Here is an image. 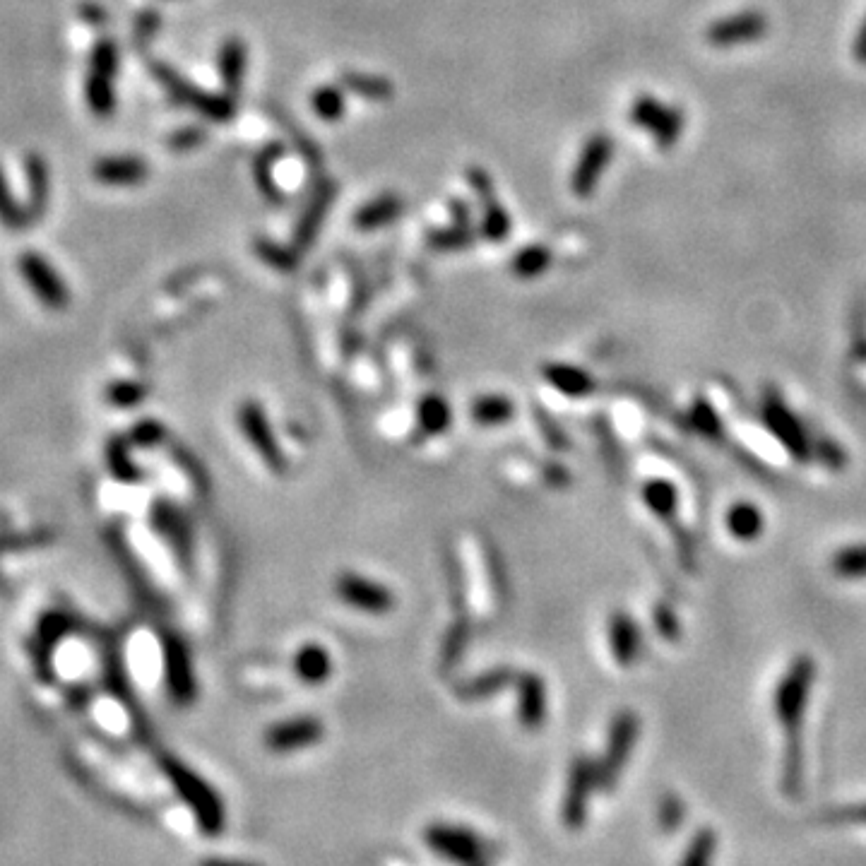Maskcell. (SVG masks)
I'll use <instances>...</instances> for the list:
<instances>
[{
    "label": "cell",
    "instance_id": "6da1fadb",
    "mask_svg": "<svg viewBox=\"0 0 866 866\" xmlns=\"http://www.w3.org/2000/svg\"><path fill=\"white\" fill-rule=\"evenodd\" d=\"M816 681V662L811 655L794 657V662L787 667L785 676L775 688V717L785 729V739L802 737L804 710L809 703L811 686Z\"/></svg>",
    "mask_w": 866,
    "mask_h": 866
},
{
    "label": "cell",
    "instance_id": "7a4b0ae2",
    "mask_svg": "<svg viewBox=\"0 0 866 866\" xmlns=\"http://www.w3.org/2000/svg\"><path fill=\"white\" fill-rule=\"evenodd\" d=\"M162 765L171 785L179 792V797L191 806L200 830L207 835H217L224 828V804L217 797V792L207 785L203 777L195 775L191 768H186L176 758H164Z\"/></svg>",
    "mask_w": 866,
    "mask_h": 866
},
{
    "label": "cell",
    "instance_id": "3957f363",
    "mask_svg": "<svg viewBox=\"0 0 866 866\" xmlns=\"http://www.w3.org/2000/svg\"><path fill=\"white\" fill-rule=\"evenodd\" d=\"M152 75L157 77L159 85L164 87L166 94H169V97L174 99L176 104L188 106V109L198 111V114L207 118V121L229 123L236 114L234 97H229L227 92L224 94L207 92V90H203V87L188 82L186 77H183L181 73H176V70L169 68V65L154 63Z\"/></svg>",
    "mask_w": 866,
    "mask_h": 866
},
{
    "label": "cell",
    "instance_id": "277c9868",
    "mask_svg": "<svg viewBox=\"0 0 866 866\" xmlns=\"http://www.w3.org/2000/svg\"><path fill=\"white\" fill-rule=\"evenodd\" d=\"M116 75L118 46L111 39L97 41L92 49L85 80L87 106L97 118H109L116 111Z\"/></svg>",
    "mask_w": 866,
    "mask_h": 866
},
{
    "label": "cell",
    "instance_id": "5b68a950",
    "mask_svg": "<svg viewBox=\"0 0 866 866\" xmlns=\"http://www.w3.org/2000/svg\"><path fill=\"white\" fill-rule=\"evenodd\" d=\"M763 424L794 460L809 462L814 458V438L775 390H765L763 395Z\"/></svg>",
    "mask_w": 866,
    "mask_h": 866
},
{
    "label": "cell",
    "instance_id": "8992f818",
    "mask_svg": "<svg viewBox=\"0 0 866 866\" xmlns=\"http://www.w3.org/2000/svg\"><path fill=\"white\" fill-rule=\"evenodd\" d=\"M640 734V717L633 710H621L612 720L602 761L597 763V780L602 790H612L619 782L621 770L626 768Z\"/></svg>",
    "mask_w": 866,
    "mask_h": 866
},
{
    "label": "cell",
    "instance_id": "52a82bcc",
    "mask_svg": "<svg viewBox=\"0 0 866 866\" xmlns=\"http://www.w3.org/2000/svg\"><path fill=\"white\" fill-rule=\"evenodd\" d=\"M424 840L438 857L448 859V862L484 864L489 859L486 842L470 828L453 826V823H431L424 830Z\"/></svg>",
    "mask_w": 866,
    "mask_h": 866
},
{
    "label": "cell",
    "instance_id": "ba28073f",
    "mask_svg": "<svg viewBox=\"0 0 866 866\" xmlns=\"http://www.w3.org/2000/svg\"><path fill=\"white\" fill-rule=\"evenodd\" d=\"M631 123L643 128L662 150L674 147L676 142H679L681 133H684V116H681V111L660 102V99L650 97V94H640L636 102H633Z\"/></svg>",
    "mask_w": 866,
    "mask_h": 866
},
{
    "label": "cell",
    "instance_id": "9c48e42d",
    "mask_svg": "<svg viewBox=\"0 0 866 866\" xmlns=\"http://www.w3.org/2000/svg\"><path fill=\"white\" fill-rule=\"evenodd\" d=\"M335 595L340 597V602L347 604V607L373 616L390 614L397 604L395 592L390 590L388 585L354 571H344L337 575Z\"/></svg>",
    "mask_w": 866,
    "mask_h": 866
},
{
    "label": "cell",
    "instance_id": "30bf717a",
    "mask_svg": "<svg viewBox=\"0 0 866 866\" xmlns=\"http://www.w3.org/2000/svg\"><path fill=\"white\" fill-rule=\"evenodd\" d=\"M612 157H614V142L607 133H595L585 142L571 174V191L575 198L587 200L595 195L599 181H602L604 171H607Z\"/></svg>",
    "mask_w": 866,
    "mask_h": 866
},
{
    "label": "cell",
    "instance_id": "8fae6325",
    "mask_svg": "<svg viewBox=\"0 0 866 866\" xmlns=\"http://www.w3.org/2000/svg\"><path fill=\"white\" fill-rule=\"evenodd\" d=\"M17 268H20L22 277L32 289V294L51 311H63L70 304V292L68 284L63 282V277L58 275L56 268L44 258V255L27 251L20 255L17 260Z\"/></svg>",
    "mask_w": 866,
    "mask_h": 866
},
{
    "label": "cell",
    "instance_id": "7c38bea8",
    "mask_svg": "<svg viewBox=\"0 0 866 866\" xmlns=\"http://www.w3.org/2000/svg\"><path fill=\"white\" fill-rule=\"evenodd\" d=\"M239 429L243 436H246L248 446L260 455V460H263L270 470H284V453L280 448V441H277L268 412H265L260 402L246 400L239 407Z\"/></svg>",
    "mask_w": 866,
    "mask_h": 866
},
{
    "label": "cell",
    "instance_id": "4fadbf2b",
    "mask_svg": "<svg viewBox=\"0 0 866 866\" xmlns=\"http://www.w3.org/2000/svg\"><path fill=\"white\" fill-rule=\"evenodd\" d=\"M599 787L597 780V763L587 756L573 758L571 770H568L566 782V797H563L561 818L568 830H580L587 818V804H590L592 792Z\"/></svg>",
    "mask_w": 866,
    "mask_h": 866
},
{
    "label": "cell",
    "instance_id": "5bb4252c",
    "mask_svg": "<svg viewBox=\"0 0 866 866\" xmlns=\"http://www.w3.org/2000/svg\"><path fill=\"white\" fill-rule=\"evenodd\" d=\"M467 181H470L472 191L477 193L479 203H482V236L491 243L506 241L513 224H510L506 207L498 203L489 171L482 169V166H470L467 169Z\"/></svg>",
    "mask_w": 866,
    "mask_h": 866
},
{
    "label": "cell",
    "instance_id": "9a60e30c",
    "mask_svg": "<svg viewBox=\"0 0 866 866\" xmlns=\"http://www.w3.org/2000/svg\"><path fill=\"white\" fill-rule=\"evenodd\" d=\"M325 737V725L323 720L316 715H299L289 717V720L277 722L265 729V746L272 753H296L308 746H316L320 739Z\"/></svg>",
    "mask_w": 866,
    "mask_h": 866
},
{
    "label": "cell",
    "instance_id": "2e32d148",
    "mask_svg": "<svg viewBox=\"0 0 866 866\" xmlns=\"http://www.w3.org/2000/svg\"><path fill=\"white\" fill-rule=\"evenodd\" d=\"M765 32H768L765 15L756 13V10H746V13L729 15L713 22V25L708 27V32H705V39H708L710 46H717V49H732V46L753 44V41L761 39Z\"/></svg>",
    "mask_w": 866,
    "mask_h": 866
},
{
    "label": "cell",
    "instance_id": "e0dca14e",
    "mask_svg": "<svg viewBox=\"0 0 866 866\" xmlns=\"http://www.w3.org/2000/svg\"><path fill=\"white\" fill-rule=\"evenodd\" d=\"M164 681L171 701L188 705L195 698V674L188 648L176 636L164 640Z\"/></svg>",
    "mask_w": 866,
    "mask_h": 866
},
{
    "label": "cell",
    "instance_id": "ac0fdd59",
    "mask_svg": "<svg viewBox=\"0 0 866 866\" xmlns=\"http://www.w3.org/2000/svg\"><path fill=\"white\" fill-rule=\"evenodd\" d=\"M335 195H337V186L335 181L330 179L318 181V186L313 188L311 200H308V205L304 207V215L299 217V222H296V229H294L292 246L299 253L308 251V248L316 243L320 229H323L325 217H328L330 207L335 203Z\"/></svg>",
    "mask_w": 866,
    "mask_h": 866
},
{
    "label": "cell",
    "instance_id": "d6986e66",
    "mask_svg": "<svg viewBox=\"0 0 866 866\" xmlns=\"http://www.w3.org/2000/svg\"><path fill=\"white\" fill-rule=\"evenodd\" d=\"M450 215L453 222L443 229H433L429 234V246L433 251L441 253H458L470 248L474 239H477V231L472 224V210L465 200H450Z\"/></svg>",
    "mask_w": 866,
    "mask_h": 866
},
{
    "label": "cell",
    "instance_id": "ffe728a7",
    "mask_svg": "<svg viewBox=\"0 0 866 866\" xmlns=\"http://www.w3.org/2000/svg\"><path fill=\"white\" fill-rule=\"evenodd\" d=\"M75 628V619L63 612H49L37 626V645H34V662H37V672L41 679L51 676V660L53 650L63 643L65 636Z\"/></svg>",
    "mask_w": 866,
    "mask_h": 866
},
{
    "label": "cell",
    "instance_id": "44dd1931",
    "mask_svg": "<svg viewBox=\"0 0 866 866\" xmlns=\"http://www.w3.org/2000/svg\"><path fill=\"white\" fill-rule=\"evenodd\" d=\"M92 174L104 186H140L150 179V166L142 157L123 154V157H102L92 166Z\"/></svg>",
    "mask_w": 866,
    "mask_h": 866
},
{
    "label": "cell",
    "instance_id": "7402d4cb",
    "mask_svg": "<svg viewBox=\"0 0 866 866\" xmlns=\"http://www.w3.org/2000/svg\"><path fill=\"white\" fill-rule=\"evenodd\" d=\"M607 640L609 652H612L614 662L619 664V667H631L633 662H638L643 638H640L638 624L626 612H614L609 616Z\"/></svg>",
    "mask_w": 866,
    "mask_h": 866
},
{
    "label": "cell",
    "instance_id": "603a6c76",
    "mask_svg": "<svg viewBox=\"0 0 866 866\" xmlns=\"http://www.w3.org/2000/svg\"><path fill=\"white\" fill-rule=\"evenodd\" d=\"M518 720L525 729H539L547 720V686L537 674H520Z\"/></svg>",
    "mask_w": 866,
    "mask_h": 866
},
{
    "label": "cell",
    "instance_id": "cb8c5ba5",
    "mask_svg": "<svg viewBox=\"0 0 866 866\" xmlns=\"http://www.w3.org/2000/svg\"><path fill=\"white\" fill-rule=\"evenodd\" d=\"M294 674L301 684L320 686L332 676V655L325 645L308 640L294 652Z\"/></svg>",
    "mask_w": 866,
    "mask_h": 866
},
{
    "label": "cell",
    "instance_id": "d4e9b609",
    "mask_svg": "<svg viewBox=\"0 0 866 866\" xmlns=\"http://www.w3.org/2000/svg\"><path fill=\"white\" fill-rule=\"evenodd\" d=\"M402 212H405V200L397 193H383L359 207L357 215H354V227L361 231H376L400 219Z\"/></svg>",
    "mask_w": 866,
    "mask_h": 866
},
{
    "label": "cell",
    "instance_id": "484cf974",
    "mask_svg": "<svg viewBox=\"0 0 866 866\" xmlns=\"http://www.w3.org/2000/svg\"><path fill=\"white\" fill-rule=\"evenodd\" d=\"M282 154H284L282 142H270V145H265L263 150L255 154V159H253L255 186H258L260 195H263V198L268 200V203H272V205H282L284 203L282 188L277 186L275 174H272V169H275V164L280 162Z\"/></svg>",
    "mask_w": 866,
    "mask_h": 866
},
{
    "label": "cell",
    "instance_id": "4316f807",
    "mask_svg": "<svg viewBox=\"0 0 866 866\" xmlns=\"http://www.w3.org/2000/svg\"><path fill=\"white\" fill-rule=\"evenodd\" d=\"M542 376L551 388L559 390L566 397H585L595 393L597 388L595 378L590 373L571 364H547L542 369Z\"/></svg>",
    "mask_w": 866,
    "mask_h": 866
},
{
    "label": "cell",
    "instance_id": "83f0119b",
    "mask_svg": "<svg viewBox=\"0 0 866 866\" xmlns=\"http://www.w3.org/2000/svg\"><path fill=\"white\" fill-rule=\"evenodd\" d=\"M246 58L248 51L241 37L224 39L222 49H219V75H222L224 92L234 99L243 85V75H246Z\"/></svg>",
    "mask_w": 866,
    "mask_h": 866
},
{
    "label": "cell",
    "instance_id": "f1b7e54d",
    "mask_svg": "<svg viewBox=\"0 0 866 866\" xmlns=\"http://www.w3.org/2000/svg\"><path fill=\"white\" fill-rule=\"evenodd\" d=\"M25 171H27V219H41L44 215L46 205H49V191H51V179H49V166H46L44 157L37 152H32L25 159Z\"/></svg>",
    "mask_w": 866,
    "mask_h": 866
},
{
    "label": "cell",
    "instance_id": "f546056e",
    "mask_svg": "<svg viewBox=\"0 0 866 866\" xmlns=\"http://www.w3.org/2000/svg\"><path fill=\"white\" fill-rule=\"evenodd\" d=\"M152 527L159 532V535L169 539V542L174 544L183 556L188 554V544H191V539H188L191 537L188 535V523L174 506H169V503H162V501L154 503Z\"/></svg>",
    "mask_w": 866,
    "mask_h": 866
},
{
    "label": "cell",
    "instance_id": "4dcf8cb0",
    "mask_svg": "<svg viewBox=\"0 0 866 866\" xmlns=\"http://www.w3.org/2000/svg\"><path fill=\"white\" fill-rule=\"evenodd\" d=\"M725 525H727L729 535L737 539V542H753V539L761 537L765 520H763L761 510H758V506H753V503H746V501H739L727 510Z\"/></svg>",
    "mask_w": 866,
    "mask_h": 866
},
{
    "label": "cell",
    "instance_id": "1f68e13d",
    "mask_svg": "<svg viewBox=\"0 0 866 866\" xmlns=\"http://www.w3.org/2000/svg\"><path fill=\"white\" fill-rule=\"evenodd\" d=\"M643 501L650 508L652 515L662 520L664 525H674L676 520V508H679V494H676V486L667 479H650L643 486Z\"/></svg>",
    "mask_w": 866,
    "mask_h": 866
},
{
    "label": "cell",
    "instance_id": "d6a6232c",
    "mask_svg": "<svg viewBox=\"0 0 866 866\" xmlns=\"http://www.w3.org/2000/svg\"><path fill=\"white\" fill-rule=\"evenodd\" d=\"M344 90L357 94V97L366 99V102H390L395 97V85L388 77L381 75H369V73H357V70H349L342 75Z\"/></svg>",
    "mask_w": 866,
    "mask_h": 866
},
{
    "label": "cell",
    "instance_id": "836d02e7",
    "mask_svg": "<svg viewBox=\"0 0 866 866\" xmlns=\"http://www.w3.org/2000/svg\"><path fill=\"white\" fill-rule=\"evenodd\" d=\"M470 414L477 426H503L515 417V402L508 395L489 393L472 402Z\"/></svg>",
    "mask_w": 866,
    "mask_h": 866
},
{
    "label": "cell",
    "instance_id": "e575fe53",
    "mask_svg": "<svg viewBox=\"0 0 866 866\" xmlns=\"http://www.w3.org/2000/svg\"><path fill=\"white\" fill-rule=\"evenodd\" d=\"M130 448H133V443L128 441V436L111 438L109 446H106V465H109L111 474H114L118 482L138 484L142 479V472L133 462V458H130Z\"/></svg>",
    "mask_w": 866,
    "mask_h": 866
},
{
    "label": "cell",
    "instance_id": "d590c367",
    "mask_svg": "<svg viewBox=\"0 0 866 866\" xmlns=\"http://www.w3.org/2000/svg\"><path fill=\"white\" fill-rule=\"evenodd\" d=\"M417 421L419 429L429 436H441L450 429V421H453V412L446 397L441 395H426L417 407Z\"/></svg>",
    "mask_w": 866,
    "mask_h": 866
},
{
    "label": "cell",
    "instance_id": "8d00e7d4",
    "mask_svg": "<svg viewBox=\"0 0 866 866\" xmlns=\"http://www.w3.org/2000/svg\"><path fill=\"white\" fill-rule=\"evenodd\" d=\"M549 268L551 251L547 246H539V243L525 246L523 251L515 253L513 260H510V270H513V275L520 277V280H535V277H542Z\"/></svg>",
    "mask_w": 866,
    "mask_h": 866
},
{
    "label": "cell",
    "instance_id": "74e56055",
    "mask_svg": "<svg viewBox=\"0 0 866 866\" xmlns=\"http://www.w3.org/2000/svg\"><path fill=\"white\" fill-rule=\"evenodd\" d=\"M255 253H258V258L263 260L265 265H270V268L280 272H294L301 255L294 246H282V243L265 239V236L255 239Z\"/></svg>",
    "mask_w": 866,
    "mask_h": 866
},
{
    "label": "cell",
    "instance_id": "f35d334b",
    "mask_svg": "<svg viewBox=\"0 0 866 866\" xmlns=\"http://www.w3.org/2000/svg\"><path fill=\"white\" fill-rule=\"evenodd\" d=\"M311 106H313V111H316V116L320 118V121L337 123V121H342L344 111H347V99H344V92L340 90V87L323 85V87H318L316 92H313Z\"/></svg>",
    "mask_w": 866,
    "mask_h": 866
},
{
    "label": "cell",
    "instance_id": "ab89813d",
    "mask_svg": "<svg viewBox=\"0 0 866 866\" xmlns=\"http://www.w3.org/2000/svg\"><path fill=\"white\" fill-rule=\"evenodd\" d=\"M833 573L840 575L845 580H859L866 578V544H857V547H845L830 561Z\"/></svg>",
    "mask_w": 866,
    "mask_h": 866
},
{
    "label": "cell",
    "instance_id": "60d3db41",
    "mask_svg": "<svg viewBox=\"0 0 866 866\" xmlns=\"http://www.w3.org/2000/svg\"><path fill=\"white\" fill-rule=\"evenodd\" d=\"M56 539L51 530H29V532H0V554H13V551H29L39 547H49Z\"/></svg>",
    "mask_w": 866,
    "mask_h": 866
},
{
    "label": "cell",
    "instance_id": "b9f144b4",
    "mask_svg": "<svg viewBox=\"0 0 866 866\" xmlns=\"http://www.w3.org/2000/svg\"><path fill=\"white\" fill-rule=\"evenodd\" d=\"M717 852V835L713 828H701L696 835L691 838V845H688V850L684 857H681V864L684 866H705L713 862Z\"/></svg>",
    "mask_w": 866,
    "mask_h": 866
},
{
    "label": "cell",
    "instance_id": "7bdbcfd3",
    "mask_svg": "<svg viewBox=\"0 0 866 866\" xmlns=\"http://www.w3.org/2000/svg\"><path fill=\"white\" fill-rule=\"evenodd\" d=\"M691 426L705 438H713V441L722 438V419L717 417L713 405L703 400V397H698L691 405Z\"/></svg>",
    "mask_w": 866,
    "mask_h": 866
},
{
    "label": "cell",
    "instance_id": "ee69618b",
    "mask_svg": "<svg viewBox=\"0 0 866 866\" xmlns=\"http://www.w3.org/2000/svg\"><path fill=\"white\" fill-rule=\"evenodd\" d=\"M145 395H147L145 385L135 381H116L106 388V402H109L111 407H121V409L140 405V402L145 400Z\"/></svg>",
    "mask_w": 866,
    "mask_h": 866
},
{
    "label": "cell",
    "instance_id": "f6af8a7d",
    "mask_svg": "<svg viewBox=\"0 0 866 866\" xmlns=\"http://www.w3.org/2000/svg\"><path fill=\"white\" fill-rule=\"evenodd\" d=\"M0 222L10 229L22 227L27 222V212H22V207L15 203L8 181L3 176V169H0Z\"/></svg>",
    "mask_w": 866,
    "mask_h": 866
},
{
    "label": "cell",
    "instance_id": "bcb514c9",
    "mask_svg": "<svg viewBox=\"0 0 866 866\" xmlns=\"http://www.w3.org/2000/svg\"><path fill=\"white\" fill-rule=\"evenodd\" d=\"M164 438V426L157 419H142L140 424H135V429L130 431L128 441L133 443V448H152L159 446V441Z\"/></svg>",
    "mask_w": 866,
    "mask_h": 866
},
{
    "label": "cell",
    "instance_id": "7dc6e473",
    "mask_svg": "<svg viewBox=\"0 0 866 866\" xmlns=\"http://www.w3.org/2000/svg\"><path fill=\"white\" fill-rule=\"evenodd\" d=\"M657 821L664 833H674L679 830L681 821H684V804L679 802V797L674 794H664L660 802V811H657Z\"/></svg>",
    "mask_w": 866,
    "mask_h": 866
},
{
    "label": "cell",
    "instance_id": "c3c4849f",
    "mask_svg": "<svg viewBox=\"0 0 866 866\" xmlns=\"http://www.w3.org/2000/svg\"><path fill=\"white\" fill-rule=\"evenodd\" d=\"M207 140V130L200 126H186L181 130H176V133H171L169 138V147L176 152H191L195 147L205 145Z\"/></svg>",
    "mask_w": 866,
    "mask_h": 866
},
{
    "label": "cell",
    "instance_id": "681fc988",
    "mask_svg": "<svg viewBox=\"0 0 866 866\" xmlns=\"http://www.w3.org/2000/svg\"><path fill=\"white\" fill-rule=\"evenodd\" d=\"M652 621H655V628L660 631V636L664 640H679L681 636L679 619H676V614L667 607V604H657V607L652 609Z\"/></svg>",
    "mask_w": 866,
    "mask_h": 866
},
{
    "label": "cell",
    "instance_id": "f907efd6",
    "mask_svg": "<svg viewBox=\"0 0 866 866\" xmlns=\"http://www.w3.org/2000/svg\"><path fill=\"white\" fill-rule=\"evenodd\" d=\"M814 458H818L830 470H840L845 465V453L835 441L830 438H816L814 441Z\"/></svg>",
    "mask_w": 866,
    "mask_h": 866
},
{
    "label": "cell",
    "instance_id": "816d5d0a",
    "mask_svg": "<svg viewBox=\"0 0 866 866\" xmlns=\"http://www.w3.org/2000/svg\"><path fill=\"white\" fill-rule=\"evenodd\" d=\"M510 681V674H506V672H501V674H486L484 679H479V681H474V684H470V693H477V696H486V693H491V688L494 686H506Z\"/></svg>",
    "mask_w": 866,
    "mask_h": 866
},
{
    "label": "cell",
    "instance_id": "f5cc1de1",
    "mask_svg": "<svg viewBox=\"0 0 866 866\" xmlns=\"http://www.w3.org/2000/svg\"><path fill=\"white\" fill-rule=\"evenodd\" d=\"M159 27V15L157 13H145L140 17L138 29H135V37L138 39H150Z\"/></svg>",
    "mask_w": 866,
    "mask_h": 866
},
{
    "label": "cell",
    "instance_id": "db71d44e",
    "mask_svg": "<svg viewBox=\"0 0 866 866\" xmlns=\"http://www.w3.org/2000/svg\"><path fill=\"white\" fill-rule=\"evenodd\" d=\"M854 58H857V63L866 65V17L862 27H859L857 37H854Z\"/></svg>",
    "mask_w": 866,
    "mask_h": 866
},
{
    "label": "cell",
    "instance_id": "11a10c76",
    "mask_svg": "<svg viewBox=\"0 0 866 866\" xmlns=\"http://www.w3.org/2000/svg\"><path fill=\"white\" fill-rule=\"evenodd\" d=\"M852 818V821H866V804H862V806H857V809H852L850 814H847Z\"/></svg>",
    "mask_w": 866,
    "mask_h": 866
},
{
    "label": "cell",
    "instance_id": "9f6ffc18",
    "mask_svg": "<svg viewBox=\"0 0 866 866\" xmlns=\"http://www.w3.org/2000/svg\"><path fill=\"white\" fill-rule=\"evenodd\" d=\"M0 587H5V580H3V575H0Z\"/></svg>",
    "mask_w": 866,
    "mask_h": 866
}]
</instances>
